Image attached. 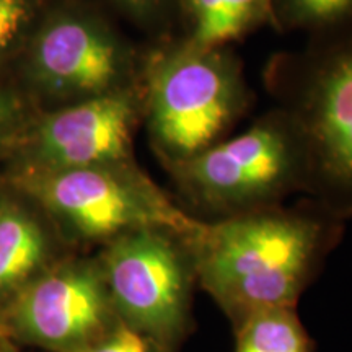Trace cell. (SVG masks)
<instances>
[{
  "mask_svg": "<svg viewBox=\"0 0 352 352\" xmlns=\"http://www.w3.org/2000/svg\"><path fill=\"white\" fill-rule=\"evenodd\" d=\"M344 220L311 204L283 206L204 222L184 236L196 283L240 323L271 308H296Z\"/></svg>",
  "mask_w": 352,
  "mask_h": 352,
  "instance_id": "obj_1",
  "label": "cell"
},
{
  "mask_svg": "<svg viewBox=\"0 0 352 352\" xmlns=\"http://www.w3.org/2000/svg\"><path fill=\"white\" fill-rule=\"evenodd\" d=\"M266 85L302 144L305 192L329 214L352 217V30L274 56Z\"/></svg>",
  "mask_w": 352,
  "mask_h": 352,
  "instance_id": "obj_2",
  "label": "cell"
},
{
  "mask_svg": "<svg viewBox=\"0 0 352 352\" xmlns=\"http://www.w3.org/2000/svg\"><path fill=\"white\" fill-rule=\"evenodd\" d=\"M142 101L148 139L166 168L226 139L253 94L228 47L199 50L170 39L147 52Z\"/></svg>",
  "mask_w": 352,
  "mask_h": 352,
  "instance_id": "obj_3",
  "label": "cell"
},
{
  "mask_svg": "<svg viewBox=\"0 0 352 352\" xmlns=\"http://www.w3.org/2000/svg\"><path fill=\"white\" fill-rule=\"evenodd\" d=\"M165 170L182 208L204 222L277 208L307 183L302 144L279 108Z\"/></svg>",
  "mask_w": 352,
  "mask_h": 352,
  "instance_id": "obj_4",
  "label": "cell"
},
{
  "mask_svg": "<svg viewBox=\"0 0 352 352\" xmlns=\"http://www.w3.org/2000/svg\"><path fill=\"white\" fill-rule=\"evenodd\" d=\"M20 184L69 236L109 243L126 233L164 228L188 236L202 220L165 195L132 162L74 170H32Z\"/></svg>",
  "mask_w": 352,
  "mask_h": 352,
  "instance_id": "obj_5",
  "label": "cell"
},
{
  "mask_svg": "<svg viewBox=\"0 0 352 352\" xmlns=\"http://www.w3.org/2000/svg\"><path fill=\"white\" fill-rule=\"evenodd\" d=\"M118 318L176 352L191 328L195 266L184 236L164 228L126 233L104 245L98 258Z\"/></svg>",
  "mask_w": 352,
  "mask_h": 352,
  "instance_id": "obj_6",
  "label": "cell"
},
{
  "mask_svg": "<svg viewBox=\"0 0 352 352\" xmlns=\"http://www.w3.org/2000/svg\"><path fill=\"white\" fill-rule=\"evenodd\" d=\"M145 59L100 16L64 8L38 32L30 69L39 90L65 107L140 85Z\"/></svg>",
  "mask_w": 352,
  "mask_h": 352,
  "instance_id": "obj_7",
  "label": "cell"
},
{
  "mask_svg": "<svg viewBox=\"0 0 352 352\" xmlns=\"http://www.w3.org/2000/svg\"><path fill=\"white\" fill-rule=\"evenodd\" d=\"M120 323L98 259L52 264L16 294L8 324L23 341L76 352Z\"/></svg>",
  "mask_w": 352,
  "mask_h": 352,
  "instance_id": "obj_8",
  "label": "cell"
},
{
  "mask_svg": "<svg viewBox=\"0 0 352 352\" xmlns=\"http://www.w3.org/2000/svg\"><path fill=\"white\" fill-rule=\"evenodd\" d=\"M144 118L142 83L59 107L34 131L32 170H74L132 162V144Z\"/></svg>",
  "mask_w": 352,
  "mask_h": 352,
  "instance_id": "obj_9",
  "label": "cell"
},
{
  "mask_svg": "<svg viewBox=\"0 0 352 352\" xmlns=\"http://www.w3.org/2000/svg\"><path fill=\"white\" fill-rule=\"evenodd\" d=\"M183 33L173 39L199 50L227 47L272 25V0H182Z\"/></svg>",
  "mask_w": 352,
  "mask_h": 352,
  "instance_id": "obj_10",
  "label": "cell"
},
{
  "mask_svg": "<svg viewBox=\"0 0 352 352\" xmlns=\"http://www.w3.org/2000/svg\"><path fill=\"white\" fill-rule=\"evenodd\" d=\"M50 252L38 219L15 206H0V297L16 296L46 271Z\"/></svg>",
  "mask_w": 352,
  "mask_h": 352,
  "instance_id": "obj_11",
  "label": "cell"
},
{
  "mask_svg": "<svg viewBox=\"0 0 352 352\" xmlns=\"http://www.w3.org/2000/svg\"><path fill=\"white\" fill-rule=\"evenodd\" d=\"M235 352H311L296 308L258 311L235 324Z\"/></svg>",
  "mask_w": 352,
  "mask_h": 352,
  "instance_id": "obj_12",
  "label": "cell"
},
{
  "mask_svg": "<svg viewBox=\"0 0 352 352\" xmlns=\"http://www.w3.org/2000/svg\"><path fill=\"white\" fill-rule=\"evenodd\" d=\"M272 26L310 39L352 30V0H272Z\"/></svg>",
  "mask_w": 352,
  "mask_h": 352,
  "instance_id": "obj_13",
  "label": "cell"
},
{
  "mask_svg": "<svg viewBox=\"0 0 352 352\" xmlns=\"http://www.w3.org/2000/svg\"><path fill=\"white\" fill-rule=\"evenodd\" d=\"M139 28L155 34L157 44L173 39L182 0H108Z\"/></svg>",
  "mask_w": 352,
  "mask_h": 352,
  "instance_id": "obj_14",
  "label": "cell"
},
{
  "mask_svg": "<svg viewBox=\"0 0 352 352\" xmlns=\"http://www.w3.org/2000/svg\"><path fill=\"white\" fill-rule=\"evenodd\" d=\"M76 352H162L142 334L118 323L107 334Z\"/></svg>",
  "mask_w": 352,
  "mask_h": 352,
  "instance_id": "obj_15",
  "label": "cell"
},
{
  "mask_svg": "<svg viewBox=\"0 0 352 352\" xmlns=\"http://www.w3.org/2000/svg\"><path fill=\"white\" fill-rule=\"evenodd\" d=\"M28 20V3L25 0H0V54L15 41Z\"/></svg>",
  "mask_w": 352,
  "mask_h": 352,
  "instance_id": "obj_16",
  "label": "cell"
},
{
  "mask_svg": "<svg viewBox=\"0 0 352 352\" xmlns=\"http://www.w3.org/2000/svg\"><path fill=\"white\" fill-rule=\"evenodd\" d=\"M13 121V107L12 101L0 94V139L6 134Z\"/></svg>",
  "mask_w": 352,
  "mask_h": 352,
  "instance_id": "obj_17",
  "label": "cell"
},
{
  "mask_svg": "<svg viewBox=\"0 0 352 352\" xmlns=\"http://www.w3.org/2000/svg\"><path fill=\"white\" fill-rule=\"evenodd\" d=\"M0 352H8V351L6 349V347H2V349H0Z\"/></svg>",
  "mask_w": 352,
  "mask_h": 352,
  "instance_id": "obj_18",
  "label": "cell"
},
{
  "mask_svg": "<svg viewBox=\"0 0 352 352\" xmlns=\"http://www.w3.org/2000/svg\"><path fill=\"white\" fill-rule=\"evenodd\" d=\"M0 349H2V346H0Z\"/></svg>",
  "mask_w": 352,
  "mask_h": 352,
  "instance_id": "obj_19",
  "label": "cell"
}]
</instances>
